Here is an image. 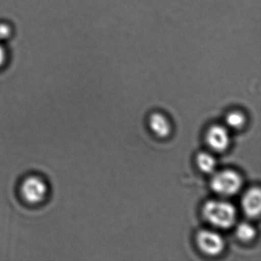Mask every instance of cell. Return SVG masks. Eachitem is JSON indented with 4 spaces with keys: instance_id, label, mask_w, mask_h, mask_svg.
Wrapping results in <instances>:
<instances>
[{
    "instance_id": "cell-1",
    "label": "cell",
    "mask_w": 261,
    "mask_h": 261,
    "mask_svg": "<svg viewBox=\"0 0 261 261\" xmlns=\"http://www.w3.org/2000/svg\"><path fill=\"white\" fill-rule=\"evenodd\" d=\"M202 214L206 221L219 228H229L236 221L237 212L233 204L227 201L211 200L202 207Z\"/></svg>"
},
{
    "instance_id": "cell-2",
    "label": "cell",
    "mask_w": 261,
    "mask_h": 261,
    "mask_svg": "<svg viewBox=\"0 0 261 261\" xmlns=\"http://www.w3.org/2000/svg\"><path fill=\"white\" fill-rule=\"evenodd\" d=\"M242 186V178L240 174L231 169L217 172L212 177L211 187L218 195L230 196L239 192Z\"/></svg>"
},
{
    "instance_id": "cell-3",
    "label": "cell",
    "mask_w": 261,
    "mask_h": 261,
    "mask_svg": "<svg viewBox=\"0 0 261 261\" xmlns=\"http://www.w3.org/2000/svg\"><path fill=\"white\" fill-rule=\"evenodd\" d=\"M21 195L30 204H39L46 199L48 186L46 181L37 175L27 177L21 185Z\"/></svg>"
},
{
    "instance_id": "cell-4",
    "label": "cell",
    "mask_w": 261,
    "mask_h": 261,
    "mask_svg": "<svg viewBox=\"0 0 261 261\" xmlns=\"http://www.w3.org/2000/svg\"><path fill=\"white\" fill-rule=\"evenodd\" d=\"M196 243L201 251L208 256H217L224 248L222 237L212 230H201L198 232Z\"/></svg>"
},
{
    "instance_id": "cell-5",
    "label": "cell",
    "mask_w": 261,
    "mask_h": 261,
    "mask_svg": "<svg viewBox=\"0 0 261 261\" xmlns=\"http://www.w3.org/2000/svg\"><path fill=\"white\" fill-rule=\"evenodd\" d=\"M230 135L228 131L221 125H213L207 129L206 143L215 152L225 151L230 145Z\"/></svg>"
},
{
    "instance_id": "cell-6",
    "label": "cell",
    "mask_w": 261,
    "mask_h": 261,
    "mask_svg": "<svg viewBox=\"0 0 261 261\" xmlns=\"http://www.w3.org/2000/svg\"><path fill=\"white\" fill-rule=\"evenodd\" d=\"M242 207L244 213L250 218H256L261 208V193L258 188H252L243 197Z\"/></svg>"
},
{
    "instance_id": "cell-7",
    "label": "cell",
    "mask_w": 261,
    "mask_h": 261,
    "mask_svg": "<svg viewBox=\"0 0 261 261\" xmlns=\"http://www.w3.org/2000/svg\"><path fill=\"white\" fill-rule=\"evenodd\" d=\"M149 126L152 132L160 138H166L171 133V124L166 116L153 113L149 117Z\"/></svg>"
},
{
    "instance_id": "cell-8",
    "label": "cell",
    "mask_w": 261,
    "mask_h": 261,
    "mask_svg": "<svg viewBox=\"0 0 261 261\" xmlns=\"http://www.w3.org/2000/svg\"><path fill=\"white\" fill-rule=\"evenodd\" d=\"M198 169L204 173H212L216 167V161L214 156L207 152H200L196 156Z\"/></svg>"
},
{
    "instance_id": "cell-9",
    "label": "cell",
    "mask_w": 261,
    "mask_h": 261,
    "mask_svg": "<svg viewBox=\"0 0 261 261\" xmlns=\"http://www.w3.org/2000/svg\"><path fill=\"white\" fill-rule=\"evenodd\" d=\"M236 234L238 239L244 242L251 241L256 236V230L248 223L243 222L238 224Z\"/></svg>"
},
{
    "instance_id": "cell-10",
    "label": "cell",
    "mask_w": 261,
    "mask_h": 261,
    "mask_svg": "<svg viewBox=\"0 0 261 261\" xmlns=\"http://www.w3.org/2000/svg\"><path fill=\"white\" fill-rule=\"evenodd\" d=\"M245 123V116L239 111H232L226 117V123L232 129H240L244 126Z\"/></svg>"
},
{
    "instance_id": "cell-11",
    "label": "cell",
    "mask_w": 261,
    "mask_h": 261,
    "mask_svg": "<svg viewBox=\"0 0 261 261\" xmlns=\"http://www.w3.org/2000/svg\"><path fill=\"white\" fill-rule=\"evenodd\" d=\"M4 61V51H3V48L0 47V65Z\"/></svg>"
}]
</instances>
